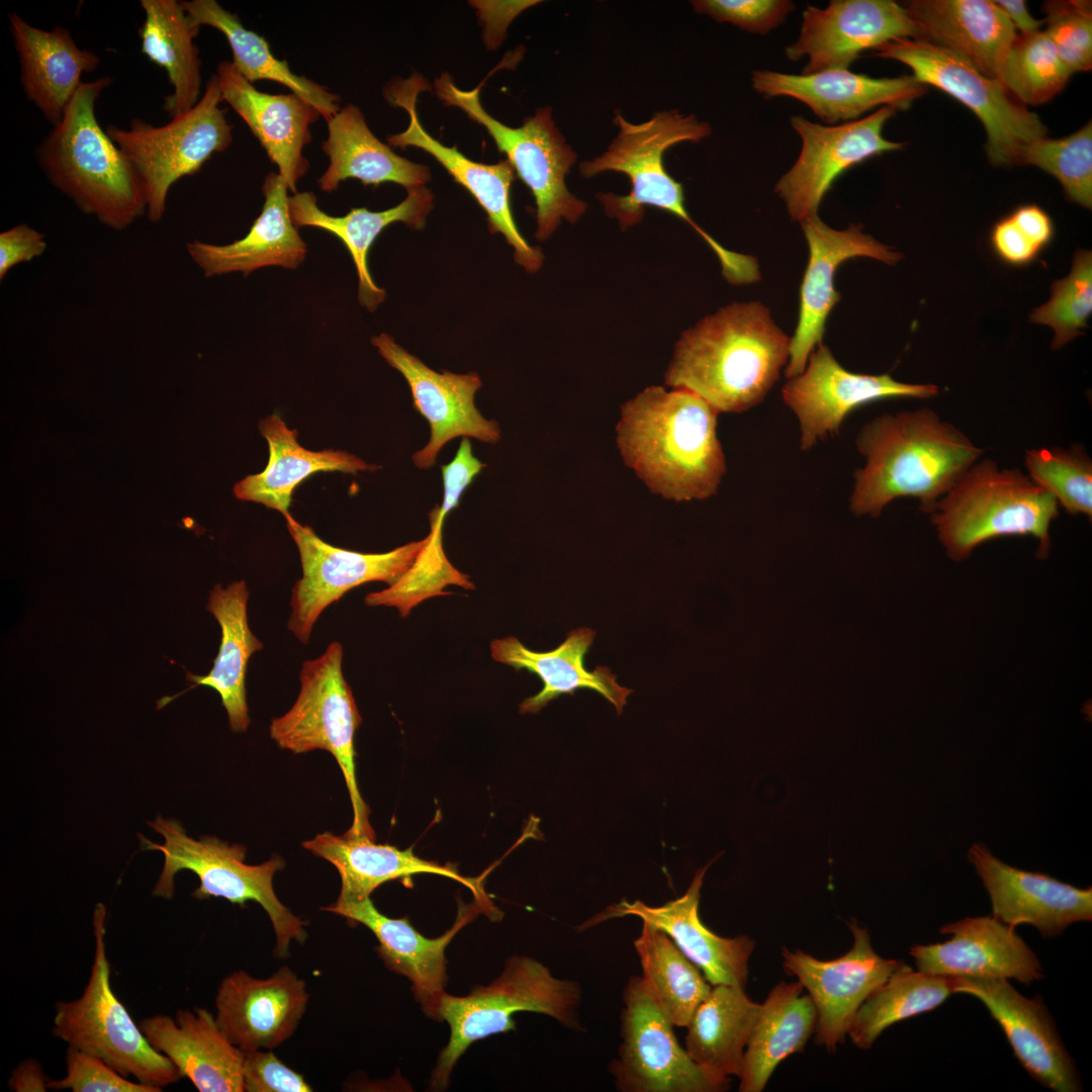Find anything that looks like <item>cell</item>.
I'll return each mask as SVG.
<instances>
[{"mask_svg": "<svg viewBox=\"0 0 1092 1092\" xmlns=\"http://www.w3.org/2000/svg\"><path fill=\"white\" fill-rule=\"evenodd\" d=\"M1059 508L1055 497L1020 469L1000 468L996 461L983 459L957 480L930 517L952 560H964L979 545L1009 536H1032L1038 558H1045Z\"/></svg>", "mask_w": 1092, "mask_h": 1092, "instance_id": "obj_6", "label": "cell"}, {"mask_svg": "<svg viewBox=\"0 0 1092 1092\" xmlns=\"http://www.w3.org/2000/svg\"><path fill=\"white\" fill-rule=\"evenodd\" d=\"M181 5L197 25L211 26L225 36L233 52L232 64L250 83L270 80L287 87L314 107L326 121L340 110L338 94L294 74L285 60L275 58L263 36L246 28L237 14L225 10L217 1H181Z\"/></svg>", "mask_w": 1092, "mask_h": 1092, "instance_id": "obj_44", "label": "cell"}, {"mask_svg": "<svg viewBox=\"0 0 1092 1092\" xmlns=\"http://www.w3.org/2000/svg\"><path fill=\"white\" fill-rule=\"evenodd\" d=\"M308 1002L305 982L288 967L266 979L244 971L226 976L215 996L216 1022L242 1051L271 1050L295 1031Z\"/></svg>", "mask_w": 1092, "mask_h": 1092, "instance_id": "obj_25", "label": "cell"}, {"mask_svg": "<svg viewBox=\"0 0 1092 1092\" xmlns=\"http://www.w3.org/2000/svg\"><path fill=\"white\" fill-rule=\"evenodd\" d=\"M800 223L809 258L800 287L798 324L791 337L790 358L785 368L788 379L803 372L811 353L822 343L828 316L840 299L834 284L838 267L857 257L872 258L888 265H894L902 257L864 234L858 223L835 230L818 214Z\"/></svg>", "mask_w": 1092, "mask_h": 1092, "instance_id": "obj_22", "label": "cell"}, {"mask_svg": "<svg viewBox=\"0 0 1092 1092\" xmlns=\"http://www.w3.org/2000/svg\"><path fill=\"white\" fill-rule=\"evenodd\" d=\"M895 113V109L883 106L863 118L834 125L800 115L791 117V125L801 139V150L775 191L792 220L801 222L817 215L825 194L848 169L872 157L903 149V143L883 136L885 123Z\"/></svg>", "mask_w": 1092, "mask_h": 1092, "instance_id": "obj_16", "label": "cell"}, {"mask_svg": "<svg viewBox=\"0 0 1092 1092\" xmlns=\"http://www.w3.org/2000/svg\"><path fill=\"white\" fill-rule=\"evenodd\" d=\"M898 38H920L903 5L892 0H831L826 8L807 5L800 33L785 48L792 62L806 58L803 75L848 70L866 50Z\"/></svg>", "mask_w": 1092, "mask_h": 1092, "instance_id": "obj_19", "label": "cell"}, {"mask_svg": "<svg viewBox=\"0 0 1092 1092\" xmlns=\"http://www.w3.org/2000/svg\"><path fill=\"white\" fill-rule=\"evenodd\" d=\"M996 5L1004 12L1019 34H1029L1040 30L1042 21L1032 17L1022 0H997Z\"/></svg>", "mask_w": 1092, "mask_h": 1092, "instance_id": "obj_61", "label": "cell"}, {"mask_svg": "<svg viewBox=\"0 0 1092 1092\" xmlns=\"http://www.w3.org/2000/svg\"><path fill=\"white\" fill-rule=\"evenodd\" d=\"M302 846L331 862L341 877L339 900L356 901L370 897L382 884L392 880H408L418 874H434L461 883L469 888L485 907L481 886L476 879L467 878L450 866L417 856L412 848L399 849L377 844L367 837L332 832L317 834Z\"/></svg>", "mask_w": 1092, "mask_h": 1092, "instance_id": "obj_37", "label": "cell"}, {"mask_svg": "<svg viewBox=\"0 0 1092 1092\" xmlns=\"http://www.w3.org/2000/svg\"><path fill=\"white\" fill-rule=\"evenodd\" d=\"M215 75L222 101L246 122L278 167L288 190L295 194L298 181L309 168L302 151L311 142L309 126L318 119L320 112L293 93L259 91L230 61H221Z\"/></svg>", "mask_w": 1092, "mask_h": 1092, "instance_id": "obj_30", "label": "cell"}, {"mask_svg": "<svg viewBox=\"0 0 1092 1092\" xmlns=\"http://www.w3.org/2000/svg\"><path fill=\"white\" fill-rule=\"evenodd\" d=\"M148 824L165 839L164 843L158 844L139 834L141 848L159 850L164 854V866L153 890L154 896L171 899L175 876L182 870H188L200 881L199 887L192 893L197 899L221 897L241 906L249 901L259 903L271 920L276 935L274 954L278 959L289 956L292 940L298 943L305 941L306 922L280 902L273 888L275 873L285 866L280 856L274 855L261 864H248L245 862L247 849L244 845L229 844L211 836L196 840L187 835L179 821L161 816Z\"/></svg>", "mask_w": 1092, "mask_h": 1092, "instance_id": "obj_8", "label": "cell"}, {"mask_svg": "<svg viewBox=\"0 0 1092 1092\" xmlns=\"http://www.w3.org/2000/svg\"><path fill=\"white\" fill-rule=\"evenodd\" d=\"M800 982H781L760 1004L743 1058L739 1090L761 1092L776 1068L802 1053L815 1031L817 1013Z\"/></svg>", "mask_w": 1092, "mask_h": 1092, "instance_id": "obj_40", "label": "cell"}, {"mask_svg": "<svg viewBox=\"0 0 1092 1092\" xmlns=\"http://www.w3.org/2000/svg\"><path fill=\"white\" fill-rule=\"evenodd\" d=\"M262 191L261 213L244 238L223 246L199 241L187 244L190 257L206 277L232 272L249 275L267 266L295 269L304 260L306 244L291 218L284 179L270 172Z\"/></svg>", "mask_w": 1092, "mask_h": 1092, "instance_id": "obj_34", "label": "cell"}, {"mask_svg": "<svg viewBox=\"0 0 1092 1092\" xmlns=\"http://www.w3.org/2000/svg\"><path fill=\"white\" fill-rule=\"evenodd\" d=\"M262 436L269 446L266 468L246 476L234 486V493L241 500L262 504L269 509L289 515L294 488L304 479L318 471L357 473L375 470L377 466L345 451H310L297 441V431L290 430L278 415H272L259 424Z\"/></svg>", "mask_w": 1092, "mask_h": 1092, "instance_id": "obj_39", "label": "cell"}, {"mask_svg": "<svg viewBox=\"0 0 1092 1092\" xmlns=\"http://www.w3.org/2000/svg\"><path fill=\"white\" fill-rule=\"evenodd\" d=\"M47 250L44 236L26 223H19L0 234V279L15 266L30 262Z\"/></svg>", "mask_w": 1092, "mask_h": 1092, "instance_id": "obj_57", "label": "cell"}, {"mask_svg": "<svg viewBox=\"0 0 1092 1092\" xmlns=\"http://www.w3.org/2000/svg\"><path fill=\"white\" fill-rule=\"evenodd\" d=\"M371 343L381 357L403 375L412 391L414 406L430 425L428 444L413 455L418 468H431L442 447L457 437L475 438L489 444L500 439L498 423L483 418L475 406L474 396L482 385L476 372H436L385 333L373 337Z\"/></svg>", "mask_w": 1092, "mask_h": 1092, "instance_id": "obj_21", "label": "cell"}, {"mask_svg": "<svg viewBox=\"0 0 1092 1092\" xmlns=\"http://www.w3.org/2000/svg\"><path fill=\"white\" fill-rule=\"evenodd\" d=\"M875 51L877 57L908 66L917 81L940 89L970 108L985 127L987 154L993 165H1021L1027 148L1046 136L1048 128L1036 113L965 57L921 38H898Z\"/></svg>", "mask_w": 1092, "mask_h": 1092, "instance_id": "obj_13", "label": "cell"}, {"mask_svg": "<svg viewBox=\"0 0 1092 1092\" xmlns=\"http://www.w3.org/2000/svg\"><path fill=\"white\" fill-rule=\"evenodd\" d=\"M438 98L448 106H456L481 124L493 139L499 152L532 192L536 203V238L545 241L564 218L576 222L587 204L573 195L565 177L576 161V153L566 143L555 125L550 107L539 108L524 118L518 127L508 126L482 107L479 100L481 85L473 90L458 88L448 73L435 80Z\"/></svg>", "mask_w": 1092, "mask_h": 1092, "instance_id": "obj_10", "label": "cell"}, {"mask_svg": "<svg viewBox=\"0 0 1092 1092\" xmlns=\"http://www.w3.org/2000/svg\"><path fill=\"white\" fill-rule=\"evenodd\" d=\"M759 1007L744 988L714 985L687 1025L691 1059L717 1077H739Z\"/></svg>", "mask_w": 1092, "mask_h": 1092, "instance_id": "obj_43", "label": "cell"}, {"mask_svg": "<svg viewBox=\"0 0 1092 1092\" xmlns=\"http://www.w3.org/2000/svg\"><path fill=\"white\" fill-rule=\"evenodd\" d=\"M9 30L18 56L19 80L26 98L54 126L63 118L81 77L100 65L93 52L80 49L63 26L40 29L9 13Z\"/></svg>", "mask_w": 1092, "mask_h": 1092, "instance_id": "obj_32", "label": "cell"}, {"mask_svg": "<svg viewBox=\"0 0 1092 1092\" xmlns=\"http://www.w3.org/2000/svg\"><path fill=\"white\" fill-rule=\"evenodd\" d=\"M718 414L691 391L646 387L621 406L616 441L624 463L666 499L714 495L726 472Z\"/></svg>", "mask_w": 1092, "mask_h": 1092, "instance_id": "obj_2", "label": "cell"}, {"mask_svg": "<svg viewBox=\"0 0 1092 1092\" xmlns=\"http://www.w3.org/2000/svg\"><path fill=\"white\" fill-rule=\"evenodd\" d=\"M434 196L426 187L407 190L399 204L382 211L354 207L343 216H333L317 205L313 192H296L288 198L291 218L297 228L313 226L337 238L348 249L358 275V299L374 311L385 299L386 291L377 286L368 268V254L373 243L388 225L400 221L420 231L433 208Z\"/></svg>", "mask_w": 1092, "mask_h": 1092, "instance_id": "obj_36", "label": "cell"}, {"mask_svg": "<svg viewBox=\"0 0 1092 1092\" xmlns=\"http://www.w3.org/2000/svg\"><path fill=\"white\" fill-rule=\"evenodd\" d=\"M49 1081L36 1061L26 1060L11 1073L8 1086L14 1092H43Z\"/></svg>", "mask_w": 1092, "mask_h": 1092, "instance_id": "obj_60", "label": "cell"}, {"mask_svg": "<svg viewBox=\"0 0 1092 1092\" xmlns=\"http://www.w3.org/2000/svg\"><path fill=\"white\" fill-rule=\"evenodd\" d=\"M634 946L652 999L673 1026H687L711 984L665 932L647 922Z\"/></svg>", "mask_w": 1092, "mask_h": 1092, "instance_id": "obj_45", "label": "cell"}, {"mask_svg": "<svg viewBox=\"0 0 1092 1092\" xmlns=\"http://www.w3.org/2000/svg\"><path fill=\"white\" fill-rule=\"evenodd\" d=\"M352 923L370 929L378 940L377 953L388 969L406 977L425 1014L437 1020L447 982L445 950L454 936L473 917V909H461L453 926L436 938L420 933L407 918H390L374 906L370 897L356 901L337 899L323 908Z\"/></svg>", "mask_w": 1092, "mask_h": 1092, "instance_id": "obj_29", "label": "cell"}, {"mask_svg": "<svg viewBox=\"0 0 1092 1092\" xmlns=\"http://www.w3.org/2000/svg\"><path fill=\"white\" fill-rule=\"evenodd\" d=\"M431 90L427 80L419 74L407 79L396 78L384 90V96L392 106L403 108L410 123L402 132L389 135L388 145L400 149L416 147L432 155L462 185L482 207L487 215L491 234H502L514 249L516 263L527 272H537L543 264V253L532 247L520 233L513 216L511 186L515 170L508 160L487 165L474 162L456 147H447L434 139L422 125L417 112L421 92Z\"/></svg>", "mask_w": 1092, "mask_h": 1092, "instance_id": "obj_17", "label": "cell"}, {"mask_svg": "<svg viewBox=\"0 0 1092 1092\" xmlns=\"http://www.w3.org/2000/svg\"><path fill=\"white\" fill-rule=\"evenodd\" d=\"M986 888L993 916L1015 928L1030 924L1043 937L1060 935L1070 924L1092 919V887L1077 888L1049 875L1013 868L982 843L968 851Z\"/></svg>", "mask_w": 1092, "mask_h": 1092, "instance_id": "obj_24", "label": "cell"}, {"mask_svg": "<svg viewBox=\"0 0 1092 1092\" xmlns=\"http://www.w3.org/2000/svg\"><path fill=\"white\" fill-rule=\"evenodd\" d=\"M903 6L921 39L965 57L998 79L1017 31L994 1L911 0Z\"/></svg>", "mask_w": 1092, "mask_h": 1092, "instance_id": "obj_35", "label": "cell"}, {"mask_svg": "<svg viewBox=\"0 0 1092 1092\" xmlns=\"http://www.w3.org/2000/svg\"><path fill=\"white\" fill-rule=\"evenodd\" d=\"M937 393L934 384L905 383L890 374L851 372L823 343L811 353L803 372L782 389L784 402L799 421L804 451L836 434L845 418L861 405L886 398H928Z\"/></svg>", "mask_w": 1092, "mask_h": 1092, "instance_id": "obj_18", "label": "cell"}, {"mask_svg": "<svg viewBox=\"0 0 1092 1092\" xmlns=\"http://www.w3.org/2000/svg\"><path fill=\"white\" fill-rule=\"evenodd\" d=\"M327 124L328 138L322 150L329 158V166L317 180L323 191L333 192L349 178L374 187L395 183L406 190L430 181L429 168L398 156L378 140L357 106L348 104Z\"/></svg>", "mask_w": 1092, "mask_h": 1092, "instance_id": "obj_38", "label": "cell"}, {"mask_svg": "<svg viewBox=\"0 0 1092 1092\" xmlns=\"http://www.w3.org/2000/svg\"><path fill=\"white\" fill-rule=\"evenodd\" d=\"M248 600L249 590L244 580L234 581L226 587L214 585L206 609L221 629L219 650L208 674L186 673L187 679L193 682L191 689L206 686L219 694L234 732H245L250 725L246 672L251 655L263 649L262 642L249 627Z\"/></svg>", "mask_w": 1092, "mask_h": 1092, "instance_id": "obj_41", "label": "cell"}, {"mask_svg": "<svg viewBox=\"0 0 1092 1092\" xmlns=\"http://www.w3.org/2000/svg\"><path fill=\"white\" fill-rule=\"evenodd\" d=\"M622 1043L611 1066L624 1092H721L729 1079L710 1074L682 1049L672 1024L658 1008L641 977L632 976L623 992Z\"/></svg>", "mask_w": 1092, "mask_h": 1092, "instance_id": "obj_14", "label": "cell"}, {"mask_svg": "<svg viewBox=\"0 0 1092 1092\" xmlns=\"http://www.w3.org/2000/svg\"><path fill=\"white\" fill-rule=\"evenodd\" d=\"M1073 73L1043 30L1017 33L998 80L1021 104L1038 105L1052 99Z\"/></svg>", "mask_w": 1092, "mask_h": 1092, "instance_id": "obj_48", "label": "cell"}, {"mask_svg": "<svg viewBox=\"0 0 1092 1092\" xmlns=\"http://www.w3.org/2000/svg\"><path fill=\"white\" fill-rule=\"evenodd\" d=\"M446 516L440 506H436L429 513L431 532L427 545L412 567L395 583L366 596L367 606L394 607L401 617H406L423 601L450 595L451 593L443 590L449 584L466 589L475 587L469 576L456 569L444 552L442 537Z\"/></svg>", "mask_w": 1092, "mask_h": 1092, "instance_id": "obj_47", "label": "cell"}, {"mask_svg": "<svg viewBox=\"0 0 1092 1092\" xmlns=\"http://www.w3.org/2000/svg\"><path fill=\"white\" fill-rule=\"evenodd\" d=\"M849 928L853 944L835 960L821 961L800 949L782 951L785 971L798 978L814 1003L816 1043L829 1052L844 1041L860 1005L900 964L874 950L867 928L856 921Z\"/></svg>", "mask_w": 1092, "mask_h": 1092, "instance_id": "obj_20", "label": "cell"}, {"mask_svg": "<svg viewBox=\"0 0 1092 1092\" xmlns=\"http://www.w3.org/2000/svg\"><path fill=\"white\" fill-rule=\"evenodd\" d=\"M284 518L302 568V576L292 588L287 627L302 644L309 641L313 626L327 607L360 584L383 581L392 585L412 567L428 543L427 536L386 553H360L328 544L290 514Z\"/></svg>", "mask_w": 1092, "mask_h": 1092, "instance_id": "obj_15", "label": "cell"}, {"mask_svg": "<svg viewBox=\"0 0 1092 1092\" xmlns=\"http://www.w3.org/2000/svg\"><path fill=\"white\" fill-rule=\"evenodd\" d=\"M691 3L699 14L757 34H766L779 27L796 8L789 0H695Z\"/></svg>", "mask_w": 1092, "mask_h": 1092, "instance_id": "obj_53", "label": "cell"}, {"mask_svg": "<svg viewBox=\"0 0 1092 1092\" xmlns=\"http://www.w3.org/2000/svg\"><path fill=\"white\" fill-rule=\"evenodd\" d=\"M954 977L913 971L900 962L889 978L856 1011L847 1035L859 1049H870L889 1026L930 1011L953 992Z\"/></svg>", "mask_w": 1092, "mask_h": 1092, "instance_id": "obj_46", "label": "cell"}, {"mask_svg": "<svg viewBox=\"0 0 1092 1092\" xmlns=\"http://www.w3.org/2000/svg\"><path fill=\"white\" fill-rule=\"evenodd\" d=\"M1090 1H1049L1043 31L1072 73L1092 67V9Z\"/></svg>", "mask_w": 1092, "mask_h": 1092, "instance_id": "obj_52", "label": "cell"}, {"mask_svg": "<svg viewBox=\"0 0 1092 1092\" xmlns=\"http://www.w3.org/2000/svg\"><path fill=\"white\" fill-rule=\"evenodd\" d=\"M485 466L473 456L469 439L463 438L453 460L441 466L443 500L440 508L446 515L459 506L463 492Z\"/></svg>", "mask_w": 1092, "mask_h": 1092, "instance_id": "obj_56", "label": "cell"}, {"mask_svg": "<svg viewBox=\"0 0 1092 1092\" xmlns=\"http://www.w3.org/2000/svg\"><path fill=\"white\" fill-rule=\"evenodd\" d=\"M1027 476L1071 515L1092 517V460L1081 445L1025 452Z\"/></svg>", "mask_w": 1092, "mask_h": 1092, "instance_id": "obj_49", "label": "cell"}, {"mask_svg": "<svg viewBox=\"0 0 1092 1092\" xmlns=\"http://www.w3.org/2000/svg\"><path fill=\"white\" fill-rule=\"evenodd\" d=\"M855 444L866 464L854 472L849 508L873 518L905 496L917 498L920 510L930 515L983 454L960 429L926 407L871 420Z\"/></svg>", "mask_w": 1092, "mask_h": 1092, "instance_id": "obj_3", "label": "cell"}, {"mask_svg": "<svg viewBox=\"0 0 1092 1092\" xmlns=\"http://www.w3.org/2000/svg\"><path fill=\"white\" fill-rule=\"evenodd\" d=\"M595 636L596 632L589 628L571 630L560 645L547 652L532 651L513 636L491 641L490 652L495 661L517 671L525 669L543 681L538 694L521 703L520 713L536 714L562 695L573 696L578 690H589L608 700L618 715L622 714L633 691L620 686L617 675L607 666L585 668L584 659Z\"/></svg>", "mask_w": 1092, "mask_h": 1092, "instance_id": "obj_33", "label": "cell"}, {"mask_svg": "<svg viewBox=\"0 0 1092 1092\" xmlns=\"http://www.w3.org/2000/svg\"><path fill=\"white\" fill-rule=\"evenodd\" d=\"M751 84L764 98L786 96L801 101L826 125L856 120L883 106L906 110L926 92V86L913 76L873 78L849 70L809 75L755 70Z\"/></svg>", "mask_w": 1092, "mask_h": 1092, "instance_id": "obj_27", "label": "cell"}, {"mask_svg": "<svg viewBox=\"0 0 1092 1092\" xmlns=\"http://www.w3.org/2000/svg\"><path fill=\"white\" fill-rule=\"evenodd\" d=\"M106 907L97 903L93 912L94 959L82 995L59 1001L52 1033L68 1048L96 1057L124 1077L163 1088L181 1075L173 1063L157 1051L113 993L106 954Z\"/></svg>", "mask_w": 1092, "mask_h": 1092, "instance_id": "obj_9", "label": "cell"}, {"mask_svg": "<svg viewBox=\"0 0 1092 1092\" xmlns=\"http://www.w3.org/2000/svg\"><path fill=\"white\" fill-rule=\"evenodd\" d=\"M953 992L972 995L986 1006L1016 1059L1038 1083L1057 1092L1081 1090L1073 1059L1039 996L1026 998L1004 979L972 977H954Z\"/></svg>", "mask_w": 1092, "mask_h": 1092, "instance_id": "obj_23", "label": "cell"}, {"mask_svg": "<svg viewBox=\"0 0 1092 1092\" xmlns=\"http://www.w3.org/2000/svg\"><path fill=\"white\" fill-rule=\"evenodd\" d=\"M580 994L576 982L555 978L542 963L525 956L508 960L496 980L475 987L466 996L445 993L437 1020L448 1023L450 1037L432 1073L431 1088L448 1087L454 1066L473 1042L516 1030L513 1015L517 1012L545 1014L565 1026L575 1027Z\"/></svg>", "mask_w": 1092, "mask_h": 1092, "instance_id": "obj_7", "label": "cell"}, {"mask_svg": "<svg viewBox=\"0 0 1092 1092\" xmlns=\"http://www.w3.org/2000/svg\"><path fill=\"white\" fill-rule=\"evenodd\" d=\"M216 75H211L199 101L163 125L132 118L128 128L108 124L105 131L136 173L146 198L147 217L159 222L171 186L199 172L215 153L233 143Z\"/></svg>", "mask_w": 1092, "mask_h": 1092, "instance_id": "obj_12", "label": "cell"}, {"mask_svg": "<svg viewBox=\"0 0 1092 1092\" xmlns=\"http://www.w3.org/2000/svg\"><path fill=\"white\" fill-rule=\"evenodd\" d=\"M66 1076L50 1080L48 1087L73 1092H160L162 1088L132 1082L104 1061L68 1048Z\"/></svg>", "mask_w": 1092, "mask_h": 1092, "instance_id": "obj_54", "label": "cell"}, {"mask_svg": "<svg viewBox=\"0 0 1092 1092\" xmlns=\"http://www.w3.org/2000/svg\"><path fill=\"white\" fill-rule=\"evenodd\" d=\"M139 1026L181 1077L199 1092H243L244 1051L233 1044L205 1008L180 1009L175 1018L155 1014Z\"/></svg>", "mask_w": 1092, "mask_h": 1092, "instance_id": "obj_31", "label": "cell"}, {"mask_svg": "<svg viewBox=\"0 0 1092 1092\" xmlns=\"http://www.w3.org/2000/svg\"><path fill=\"white\" fill-rule=\"evenodd\" d=\"M244 1089L248 1092H309L303 1076L287 1067L272 1052L244 1051Z\"/></svg>", "mask_w": 1092, "mask_h": 1092, "instance_id": "obj_55", "label": "cell"}, {"mask_svg": "<svg viewBox=\"0 0 1092 1092\" xmlns=\"http://www.w3.org/2000/svg\"><path fill=\"white\" fill-rule=\"evenodd\" d=\"M112 79L84 82L61 121L36 149L49 181L85 214L121 232L147 214L142 183L129 162L99 125L96 102Z\"/></svg>", "mask_w": 1092, "mask_h": 1092, "instance_id": "obj_4", "label": "cell"}, {"mask_svg": "<svg viewBox=\"0 0 1092 1092\" xmlns=\"http://www.w3.org/2000/svg\"><path fill=\"white\" fill-rule=\"evenodd\" d=\"M951 934L941 943L914 945L909 953L918 971L946 977L1015 979L1030 984L1042 978L1041 965L1014 928L994 916L966 917L943 925Z\"/></svg>", "mask_w": 1092, "mask_h": 1092, "instance_id": "obj_28", "label": "cell"}, {"mask_svg": "<svg viewBox=\"0 0 1092 1092\" xmlns=\"http://www.w3.org/2000/svg\"><path fill=\"white\" fill-rule=\"evenodd\" d=\"M711 863L697 871L681 897L658 907L648 906L639 900L631 903L624 899L589 919L582 929L611 918L636 916L665 932L712 986L730 985L745 989L754 940L744 934L734 937L717 935L699 916L701 888Z\"/></svg>", "mask_w": 1092, "mask_h": 1092, "instance_id": "obj_26", "label": "cell"}, {"mask_svg": "<svg viewBox=\"0 0 1092 1092\" xmlns=\"http://www.w3.org/2000/svg\"><path fill=\"white\" fill-rule=\"evenodd\" d=\"M1009 217L1039 250L1046 246L1053 238V222L1050 216L1036 205L1021 206Z\"/></svg>", "mask_w": 1092, "mask_h": 1092, "instance_id": "obj_59", "label": "cell"}, {"mask_svg": "<svg viewBox=\"0 0 1092 1092\" xmlns=\"http://www.w3.org/2000/svg\"><path fill=\"white\" fill-rule=\"evenodd\" d=\"M145 20L139 29L141 53L161 67L173 91L163 109L171 117L190 110L200 99L201 60L194 43L201 26L185 12L181 1L141 0Z\"/></svg>", "mask_w": 1092, "mask_h": 1092, "instance_id": "obj_42", "label": "cell"}, {"mask_svg": "<svg viewBox=\"0 0 1092 1092\" xmlns=\"http://www.w3.org/2000/svg\"><path fill=\"white\" fill-rule=\"evenodd\" d=\"M791 337L760 301L734 302L684 331L665 384L700 396L718 413L760 403L786 368Z\"/></svg>", "mask_w": 1092, "mask_h": 1092, "instance_id": "obj_1", "label": "cell"}, {"mask_svg": "<svg viewBox=\"0 0 1092 1092\" xmlns=\"http://www.w3.org/2000/svg\"><path fill=\"white\" fill-rule=\"evenodd\" d=\"M991 242L997 255L1011 265L1027 264L1040 251L1024 236L1009 216L1000 220L994 226Z\"/></svg>", "mask_w": 1092, "mask_h": 1092, "instance_id": "obj_58", "label": "cell"}, {"mask_svg": "<svg viewBox=\"0 0 1092 1092\" xmlns=\"http://www.w3.org/2000/svg\"><path fill=\"white\" fill-rule=\"evenodd\" d=\"M614 123L618 133L607 150L579 166L580 174L585 178L609 171L629 178L628 194L598 195L607 215L616 218L625 231L642 220L645 206L665 210L682 219L703 238L716 254L724 277L739 275L746 266V256L723 247L691 217L685 204L682 185L669 175L663 162L665 152L672 146L699 143L708 138L712 133L710 124L695 114L677 109L658 111L640 123L630 122L616 112Z\"/></svg>", "mask_w": 1092, "mask_h": 1092, "instance_id": "obj_5", "label": "cell"}, {"mask_svg": "<svg viewBox=\"0 0 1092 1092\" xmlns=\"http://www.w3.org/2000/svg\"><path fill=\"white\" fill-rule=\"evenodd\" d=\"M1021 165H1032L1053 175L1068 197L1086 207L1092 205V125L1062 139L1046 136L1031 144Z\"/></svg>", "mask_w": 1092, "mask_h": 1092, "instance_id": "obj_50", "label": "cell"}, {"mask_svg": "<svg viewBox=\"0 0 1092 1092\" xmlns=\"http://www.w3.org/2000/svg\"><path fill=\"white\" fill-rule=\"evenodd\" d=\"M342 660L343 647L334 641L321 656L302 663L298 697L284 715L272 720L270 736L279 747L296 754L315 749L333 754L353 808V824L346 833L374 840L370 810L356 778L354 738L362 718L343 675Z\"/></svg>", "mask_w": 1092, "mask_h": 1092, "instance_id": "obj_11", "label": "cell"}, {"mask_svg": "<svg viewBox=\"0 0 1092 1092\" xmlns=\"http://www.w3.org/2000/svg\"><path fill=\"white\" fill-rule=\"evenodd\" d=\"M1051 299L1035 308L1030 322L1050 326L1055 337L1053 349H1059L1082 335L1092 311V254L1078 250L1071 273L1051 287Z\"/></svg>", "mask_w": 1092, "mask_h": 1092, "instance_id": "obj_51", "label": "cell"}]
</instances>
